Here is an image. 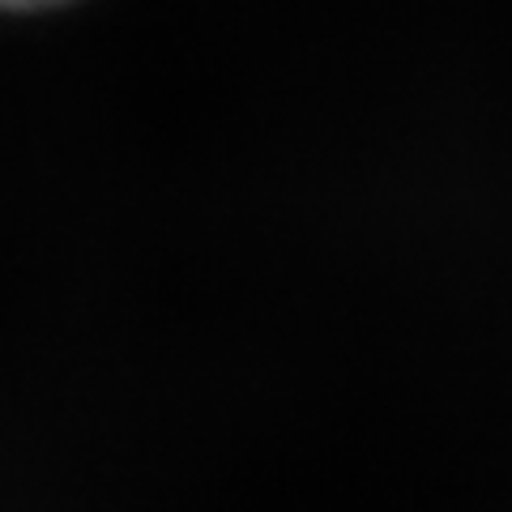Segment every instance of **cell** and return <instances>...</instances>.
<instances>
[{
    "mask_svg": "<svg viewBox=\"0 0 512 512\" xmlns=\"http://www.w3.org/2000/svg\"><path fill=\"white\" fill-rule=\"evenodd\" d=\"M0 5H52V0H0Z\"/></svg>",
    "mask_w": 512,
    "mask_h": 512,
    "instance_id": "obj_1",
    "label": "cell"
}]
</instances>
